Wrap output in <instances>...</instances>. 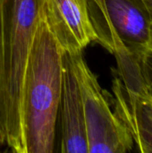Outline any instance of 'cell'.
<instances>
[{"label":"cell","instance_id":"cell-7","mask_svg":"<svg viewBox=\"0 0 152 153\" xmlns=\"http://www.w3.org/2000/svg\"><path fill=\"white\" fill-rule=\"evenodd\" d=\"M113 30L126 49L138 59L150 45L151 20L143 0H105Z\"/></svg>","mask_w":152,"mask_h":153},{"label":"cell","instance_id":"cell-8","mask_svg":"<svg viewBox=\"0 0 152 153\" xmlns=\"http://www.w3.org/2000/svg\"><path fill=\"white\" fill-rule=\"evenodd\" d=\"M89 15L97 35V40L103 48L114 54L124 46L116 37L108 14L105 0H87Z\"/></svg>","mask_w":152,"mask_h":153},{"label":"cell","instance_id":"cell-2","mask_svg":"<svg viewBox=\"0 0 152 153\" xmlns=\"http://www.w3.org/2000/svg\"><path fill=\"white\" fill-rule=\"evenodd\" d=\"M44 0H0L6 110V145L25 153L22 91L26 65Z\"/></svg>","mask_w":152,"mask_h":153},{"label":"cell","instance_id":"cell-11","mask_svg":"<svg viewBox=\"0 0 152 153\" xmlns=\"http://www.w3.org/2000/svg\"><path fill=\"white\" fill-rule=\"evenodd\" d=\"M149 14H150V20H151V38H150V45L149 48H152V0H143Z\"/></svg>","mask_w":152,"mask_h":153},{"label":"cell","instance_id":"cell-9","mask_svg":"<svg viewBox=\"0 0 152 153\" xmlns=\"http://www.w3.org/2000/svg\"><path fill=\"white\" fill-rule=\"evenodd\" d=\"M6 144V110L4 78V53L2 39V19L0 10V146Z\"/></svg>","mask_w":152,"mask_h":153},{"label":"cell","instance_id":"cell-10","mask_svg":"<svg viewBox=\"0 0 152 153\" xmlns=\"http://www.w3.org/2000/svg\"><path fill=\"white\" fill-rule=\"evenodd\" d=\"M137 62L144 91L152 100V48H148L142 53Z\"/></svg>","mask_w":152,"mask_h":153},{"label":"cell","instance_id":"cell-6","mask_svg":"<svg viewBox=\"0 0 152 153\" xmlns=\"http://www.w3.org/2000/svg\"><path fill=\"white\" fill-rule=\"evenodd\" d=\"M114 112L127 129L139 152L152 153V100L144 91H133L124 85L118 75L113 80Z\"/></svg>","mask_w":152,"mask_h":153},{"label":"cell","instance_id":"cell-5","mask_svg":"<svg viewBox=\"0 0 152 153\" xmlns=\"http://www.w3.org/2000/svg\"><path fill=\"white\" fill-rule=\"evenodd\" d=\"M47 24L65 52L82 51L97 40L87 0H44Z\"/></svg>","mask_w":152,"mask_h":153},{"label":"cell","instance_id":"cell-1","mask_svg":"<svg viewBox=\"0 0 152 153\" xmlns=\"http://www.w3.org/2000/svg\"><path fill=\"white\" fill-rule=\"evenodd\" d=\"M64 50L46 20L44 4L26 65L22 91L25 153H52L57 140Z\"/></svg>","mask_w":152,"mask_h":153},{"label":"cell","instance_id":"cell-3","mask_svg":"<svg viewBox=\"0 0 152 153\" xmlns=\"http://www.w3.org/2000/svg\"><path fill=\"white\" fill-rule=\"evenodd\" d=\"M68 54L81 91L89 153L132 152L133 139L112 110L109 94L100 87L98 76L89 67L82 51Z\"/></svg>","mask_w":152,"mask_h":153},{"label":"cell","instance_id":"cell-4","mask_svg":"<svg viewBox=\"0 0 152 153\" xmlns=\"http://www.w3.org/2000/svg\"><path fill=\"white\" fill-rule=\"evenodd\" d=\"M57 137L62 153H89L81 91L71 56L64 51V70L57 116Z\"/></svg>","mask_w":152,"mask_h":153}]
</instances>
